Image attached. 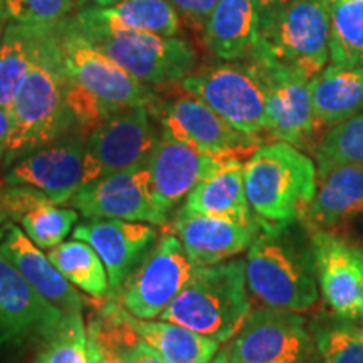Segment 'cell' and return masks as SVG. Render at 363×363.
I'll use <instances>...</instances> for the list:
<instances>
[{
	"label": "cell",
	"instance_id": "15",
	"mask_svg": "<svg viewBox=\"0 0 363 363\" xmlns=\"http://www.w3.org/2000/svg\"><path fill=\"white\" fill-rule=\"evenodd\" d=\"M311 262L330 310L340 320H363L362 247L330 230H311Z\"/></svg>",
	"mask_w": 363,
	"mask_h": 363
},
{
	"label": "cell",
	"instance_id": "30",
	"mask_svg": "<svg viewBox=\"0 0 363 363\" xmlns=\"http://www.w3.org/2000/svg\"><path fill=\"white\" fill-rule=\"evenodd\" d=\"M331 65L363 66V0H328Z\"/></svg>",
	"mask_w": 363,
	"mask_h": 363
},
{
	"label": "cell",
	"instance_id": "27",
	"mask_svg": "<svg viewBox=\"0 0 363 363\" xmlns=\"http://www.w3.org/2000/svg\"><path fill=\"white\" fill-rule=\"evenodd\" d=\"M131 328L152 345L167 363H211L220 343L172 321L142 320L125 310Z\"/></svg>",
	"mask_w": 363,
	"mask_h": 363
},
{
	"label": "cell",
	"instance_id": "17",
	"mask_svg": "<svg viewBox=\"0 0 363 363\" xmlns=\"http://www.w3.org/2000/svg\"><path fill=\"white\" fill-rule=\"evenodd\" d=\"M222 158L162 136L147 162L150 194L158 214L169 222L170 212Z\"/></svg>",
	"mask_w": 363,
	"mask_h": 363
},
{
	"label": "cell",
	"instance_id": "23",
	"mask_svg": "<svg viewBox=\"0 0 363 363\" xmlns=\"http://www.w3.org/2000/svg\"><path fill=\"white\" fill-rule=\"evenodd\" d=\"M71 19L162 35L180 33V16L169 0H79Z\"/></svg>",
	"mask_w": 363,
	"mask_h": 363
},
{
	"label": "cell",
	"instance_id": "20",
	"mask_svg": "<svg viewBox=\"0 0 363 363\" xmlns=\"http://www.w3.org/2000/svg\"><path fill=\"white\" fill-rule=\"evenodd\" d=\"M172 233L180 239L195 267L212 266L247 251L261 233V222L177 212Z\"/></svg>",
	"mask_w": 363,
	"mask_h": 363
},
{
	"label": "cell",
	"instance_id": "2",
	"mask_svg": "<svg viewBox=\"0 0 363 363\" xmlns=\"http://www.w3.org/2000/svg\"><path fill=\"white\" fill-rule=\"evenodd\" d=\"M11 133L4 167L34 148L79 130L67 103V74L54 27L45 29L29 74L11 110Z\"/></svg>",
	"mask_w": 363,
	"mask_h": 363
},
{
	"label": "cell",
	"instance_id": "41",
	"mask_svg": "<svg viewBox=\"0 0 363 363\" xmlns=\"http://www.w3.org/2000/svg\"><path fill=\"white\" fill-rule=\"evenodd\" d=\"M254 6H256V11L259 13V19L262 16H266V13H269L271 11H274V9H278L279 6H283V4L288 2V0H252Z\"/></svg>",
	"mask_w": 363,
	"mask_h": 363
},
{
	"label": "cell",
	"instance_id": "18",
	"mask_svg": "<svg viewBox=\"0 0 363 363\" xmlns=\"http://www.w3.org/2000/svg\"><path fill=\"white\" fill-rule=\"evenodd\" d=\"M157 235L153 224L121 219H89L72 230V238L88 242L101 257L110 279V298L147 256Z\"/></svg>",
	"mask_w": 363,
	"mask_h": 363
},
{
	"label": "cell",
	"instance_id": "13",
	"mask_svg": "<svg viewBox=\"0 0 363 363\" xmlns=\"http://www.w3.org/2000/svg\"><path fill=\"white\" fill-rule=\"evenodd\" d=\"M163 138L190 145L201 152L240 157L259 147L257 136L235 130L199 98L182 96L152 106Z\"/></svg>",
	"mask_w": 363,
	"mask_h": 363
},
{
	"label": "cell",
	"instance_id": "1",
	"mask_svg": "<svg viewBox=\"0 0 363 363\" xmlns=\"http://www.w3.org/2000/svg\"><path fill=\"white\" fill-rule=\"evenodd\" d=\"M54 30L67 74V103L86 136L118 111L133 106H155L157 96L150 86L136 81L94 48L67 19Z\"/></svg>",
	"mask_w": 363,
	"mask_h": 363
},
{
	"label": "cell",
	"instance_id": "31",
	"mask_svg": "<svg viewBox=\"0 0 363 363\" xmlns=\"http://www.w3.org/2000/svg\"><path fill=\"white\" fill-rule=\"evenodd\" d=\"M40 340L33 363H89L83 315L66 313L56 328Z\"/></svg>",
	"mask_w": 363,
	"mask_h": 363
},
{
	"label": "cell",
	"instance_id": "7",
	"mask_svg": "<svg viewBox=\"0 0 363 363\" xmlns=\"http://www.w3.org/2000/svg\"><path fill=\"white\" fill-rule=\"evenodd\" d=\"M67 22L94 48L150 88L182 81L197 65L194 45L180 35L81 24L71 17H67Z\"/></svg>",
	"mask_w": 363,
	"mask_h": 363
},
{
	"label": "cell",
	"instance_id": "10",
	"mask_svg": "<svg viewBox=\"0 0 363 363\" xmlns=\"http://www.w3.org/2000/svg\"><path fill=\"white\" fill-rule=\"evenodd\" d=\"M162 138L152 106L118 111L86 136L81 185L147 165Z\"/></svg>",
	"mask_w": 363,
	"mask_h": 363
},
{
	"label": "cell",
	"instance_id": "4",
	"mask_svg": "<svg viewBox=\"0 0 363 363\" xmlns=\"http://www.w3.org/2000/svg\"><path fill=\"white\" fill-rule=\"evenodd\" d=\"M246 259L194 267L184 289L160 315L219 343L234 338L251 313Z\"/></svg>",
	"mask_w": 363,
	"mask_h": 363
},
{
	"label": "cell",
	"instance_id": "32",
	"mask_svg": "<svg viewBox=\"0 0 363 363\" xmlns=\"http://www.w3.org/2000/svg\"><path fill=\"white\" fill-rule=\"evenodd\" d=\"M313 152L318 170L342 163L363 167V110L328 128Z\"/></svg>",
	"mask_w": 363,
	"mask_h": 363
},
{
	"label": "cell",
	"instance_id": "33",
	"mask_svg": "<svg viewBox=\"0 0 363 363\" xmlns=\"http://www.w3.org/2000/svg\"><path fill=\"white\" fill-rule=\"evenodd\" d=\"M78 219L79 214L76 208L57 207L54 202H45L26 214L21 224L27 238L35 246L43 251H51L52 247L65 242Z\"/></svg>",
	"mask_w": 363,
	"mask_h": 363
},
{
	"label": "cell",
	"instance_id": "16",
	"mask_svg": "<svg viewBox=\"0 0 363 363\" xmlns=\"http://www.w3.org/2000/svg\"><path fill=\"white\" fill-rule=\"evenodd\" d=\"M86 219H121L165 225L150 194L147 165L84 184L69 201Z\"/></svg>",
	"mask_w": 363,
	"mask_h": 363
},
{
	"label": "cell",
	"instance_id": "35",
	"mask_svg": "<svg viewBox=\"0 0 363 363\" xmlns=\"http://www.w3.org/2000/svg\"><path fill=\"white\" fill-rule=\"evenodd\" d=\"M76 7L78 0H6L9 21L35 27H56Z\"/></svg>",
	"mask_w": 363,
	"mask_h": 363
},
{
	"label": "cell",
	"instance_id": "14",
	"mask_svg": "<svg viewBox=\"0 0 363 363\" xmlns=\"http://www.w3.org/2000/svg\"><path fill=\"white\" fill-rule=\"evenodd\" d=\"M86 135L72 130L17 158L4 174L12 185H33L54 203H67L81 187Z\"/></svg>",
	"mask_w": 363,
	"mask_h": 363
},
{
	"label": "cell",
	"instance_id": "44",
	"mask_svg": "<svg viewBox=\"0 0 363 363\" xmlns=\"http://www.w3.org/2000/svg\"><path fill=\"white\" fill-rule=\"evenodd\" d=\"M362 266H363V247H362ZM362 299H363V274H362Z\"/></svg>",
	"mask_w": 363,
	"mask_h": 363
},
{
	"label": "cell",
	"instance_id": "37",
	"mask_svg": "<svg viewBox=\"0 0 363 363\" xmlns=\"http://www.w3.org/2000/svg\"><path fill=\"white\" fill-rule=\"evenodd\" d=\"M169 2L180 17H184L190 24L203 27L217 0H169Z\"/></svg>",
	"mask_w": 363,
	"mask_h": 363
},
{
	"label": "cell",
	"instance_id": "38",
	"mask_svg": "<svg viewBox=\"0 0 363 363\" xmlns=\"http://www.w3.org/2000/svg\"><path fill=\"white\" fill-rule=\"evenodd\" d=\"M120 363H167L152 345H148L142 337L130 343L123 352L118 355Z\"/></svg>",
	"mask_w": 363,
	"mask_h": 363
},
{
	"label": "cell",
	"instance_id": "11",
	"mask_svg": "<svg viewBox=\"0 0 363 363\" xmlns=\"http://www.w3.org/2000/svg\"><path fill=\"white\" fill-rule=\"evenodd\" d=\"M187 252L174 233L163 234L113 294L126 311L142 320L160 318L194 272Z\"/></svg>",
	"mask_w": 363,
	"mask_h": 363
},
{
	"label": "cell",
	"instance_id": "6",
	"mask_svg": "<svg viewBox=\"0 0 363 363\" xmlns=\"http://www.w3.org/2000/svg\"><path fill=\"white\" fill-rule=\"evenodd\" d=\"M286 227L261 225L247 249V289L261 305L305 313L318 303L315 269L284 238Z\"/></svg>",
	"mask_w": 363,
	"mask_h": 363
},
{
	"label": "cell",
	"instance_id": "47",
	"mask_svg": "<svg viewBox=\"0 0 363 363\" xmlns=\"http://www.w3.org/2000/svg\"><path fill=\"white\" fill-rule=\"evenodd\" d=\"M320 363H321V362H320Z\"/></svg>",
	"mask_w": 363,
	"mask_h": 363
},
{
	"label": "cell",
	"instance_id": "21",
	"mask_svg": "<svg viewBox=\"0 0 363 363\" xmlns=\"http://www.w3.org/2000/svg\"><path fill=\"white\" fill-rule=\"evenodd\" d=\"M0 251L40 296L57 306L62 313L83 315V296L54 267L43 249L35 246L26 233H22L16 222H9L0 227Z\"/></svg>",
	"mask_w": 363,
	"mask_h": 363
},
{
	"label": "cell",
	"instance_id": "12",
	"mask_svg": "<svg viewBox=\"0 0 363 363\" xmlns=\"http://www.w3.org/2000/svg\"><path fill=\"white\" fill-rule=\"evenodd\" d=\"M256 67L266 94L267 131L298 148L311 147L318 130L313 110L311 81L269 57H246Z\"/></svg>",
	"mask_w": 363,
	"mask_h": 363
},
{
	"label": "cell",
	"instance_id": "9",
	"mask_svg": "<svg viewBox=\"0 0 363 363\" xmlns=\"http://www.w3.org/2000/svg\"><path fill=\"white\" fill-rule=\"evenodd\" d=\"M229 363H320L313 328L298 311L251 310L227 347Z\"/></svg>",
	"mask_w": 363,
	"mask_h": 363
},
{
	"label": "cell",
	"instance_id": "28",
	"mask_svg": "<svg viewBox=\"0 0 363 363\" xmlns=\"http://www.w3.org/2000/svg\"><path fill=\"white\" fill-rule=\"evenodd\" d=\"M49 27L9 22L0 38V110H11Z\"/></svg>",
	"mask_w": 363,
	"mask_h": 363
},
{
	"label": "cell",
	"instance_id": "22",
	"mask_svg": "<svg viewBox=\"0 0 363 363\" xmlns=\"http://www.w3.org/2000/svg\"><path fill=\"white\" fill-rule=\"evenodd\" d=\"M363 217V167L342 163L318 170V187L303 222L310 230H333Z\"/></svg>",
	"mask_w": 363,
	"mask_h": 363
},
{
	"label": "cell",
	"instance_id": "40",
	"mask_svg": "<svg viewBox=\"0 0 363 363\" xmlns=\"http://www.w3.org/2000/svg\"><path fill=\"white\" fill-rule=\"evenodd\" d=\"M88 353H89V363H120L115 357L106 353L98 347L96 343L88 340Z\"/></svg>",
	"mask_w": 363,
	"mask_h": 363
},
{
	"label": "cell",
	"instance_id": "5",
	"mask_svg": "<svg viewBox=\"0 0 363 363\" xmlns=\"http://www.w3.org/2000/svg\"><path fill=\"white\" fill-rule=\"evenodd\" d=\"M251 54L316 78L330 61L328 0H288L262 16Z\"/></svg>",
	"mask_w": 363,
	"mask_h": 363
},
{
	"label": "cell",
	"instance_id": "24",
	"mask_svg": "<svg viewBox=\"0 0 363 363\" xmlns=\"http://www.w3.org/2000/svg\"><path fill=\"white\" fill-rule=\"evenodd\" d=\"M180 212L225 217L252 222L254 216L244 189V162L240 157H224L187 195Z\"/></svg>",
	"mask_w": 363,
	"mask_h": 363
},
{
	"label": "cell",
	"instance_id": "43",
	"mask_svg": "<svg viewBox=\"0 0 363 363\" xmlns=\"http://www.w3.org/2000/svg\"><path fill=\"white\" fill-rule=\"evenodd\" d=\"M211 363H229V357H227V348H225V350L217 352V355L212 358Z\"/></svg>",
	"mask_w": 363,
	"mask_h": 363
},
{
	"label": "cell",
	"instance_id": "45",
	"mask_svg": "<svg viewBox=\"0 0 363 363\" xmlns=\"http://www.w3.org/2000/svg\"><path fill=\"white\" fill-rule=\"evenodd\" d=\"M362 337H363V330H362Z\"/></svg>",
	"mask_w": 363,
	"mask_h": 363
},
{
	"label": "cell",
	"instance_id": "3",
	"mask_svg": "<svg viewBox=\"0 0 363 363\" xmlns=\"http://www.w3.org/2000/svg\"><path fill=\"white\" fill-rule=\"evenodd\" d=\"M318 169L301 148L278 140L259 145L244 162V189L261 225L303 220L315 199Z\"/></svg>",
	"mask_w": 363,
	"mask_h": 363
},
{
	"label": "cell",
	"instance_id": "8",
	"mask_svg": "<svg viewBox=\"0 0 363 363\" xmlns=\"http://www.w3.org/2000/svg\"><path fill=\"white\" fill-rule=\"evenodd\" d=\"M180 83L233 128L251 136L267 131L264 88L249 59L203 66Z\"/></svg>",
	"mask_w": 363,
	"mask_h": 363
},
{
	"label": "cell",
	"instance_id": "36",
	"mask_svg": "<svg viewBox=\"0 0 363 363\" xmlns=\"http://www.w3.org/2000/svg\"><path fill=\"white\" fill-rule=\"evenodd\" d=\"M45 202H52L48 195L33 185H0V227L9 222H21L26 214Z\"/></svg>",
	"mask_w": 363,
	"mask_h": 363
},
{
	"label": "cell",
	"instance_id": "26",
	"mask_svg": "<svg viewBox=\"0 0 363 363\" xmlns=\"http://www.w3.org/2000/svg\"><path fill=\"white\" fill-rule=\"evenodd\" d=\"M310 84L318 128H331L363 110V66L330 65Z\"/></svg>",
	"mask_w": 363,
	"mask_h": 363
},
{
	"label": "cell",
	"instance_id": "34",
	"mask_svg": "<svg viewBox=\"0 0 363 363\" xmlns=\"http://www.w3.org/2000/svg\"><path fill=\"white\" fill-rule=\"evenodd\" d=\"M313 333L321 363H363L362 330L350 325V321L340 320L335 325H315Z\"/></svg>",
	"mask_w": 363,
	"mask_h": 363
},
{
	"label": "cell",
	"instance_id": "25",
	"mask_svg": "<svg viewBox=\"0 0 363 363\" xmlns=\"http://www.w3.org/2000/svg\"><path fill=\"white\" fill-rule=\"evenodd\" d=\"M259 34V13L252 0H217L203 24V39L219 61L249 57Z\"/></svg>",
	"mask_w": 363,
	"mask_h": 363
},
{
	"label": "cell",
	"instance_id": "19",
	"mask_svg": "<svg viewBox=\"0 0 363 363\" xmlns=\"http://www.w3.org/2000/svg\"><path fill=\"white\" fill-rule=\"evenodd\" d=\"M66 313L35 291L0 251V347L44 338Z\"/></svg>",
	"mask_w": 363,
	"mask_h": 363
},
{
	"label": "cell",
	"instance_id": "29",
	"mask_svg": "<svg viewBox=\"0 0 363 363\" xmlns=\"http://www.w3.org/2000/svg\"><path fill=\"white\" fill-rule=\"evenodd\" d=\"M49 261L72 286L94 298L110 293V279L99 254L79 239L65 240L48 254Z\"/></svg>",
	"mask_w": 363,
	"mask_h": 363
},
{
	"label": "cell",
	"instance_id": "39",
	"mask_svg": "<svg viewBox=\"0 0 363 363\" xmlns=\"http://www.w3.org/2000/svg\"><path fill=\"white\" fill-rule=\"evenodd\" d=\"M9 133H11V113L9 110H0V165H4L6 160Z\"/></svg>",
	"mask_w": 363,
	"mask_h": 363
},
{
	"label": "cell",
	"instance_id": "42",
	"mask_svg": "<svg viewBox=\"0 0 363 363\" xmlns=\"http://www.w3.org/2000/svg\"><path fill=\"white\" fill-rule=\"evenodd\" d=\"M7 21H9V16L6 9V0H0V38H2L4 30H6Z\"/></svg>",
	"mask_w": 363,
	"mask_h": 363
},
{
	"label": "cell",
	"instance_id": "46",
	"mask_svg": "<svg viewBox=\"0 0 363 363\" xmlns=\"http://www.w3.org/2000/svg\"><path fill=\"white\" fill-rule=\"evenodd\" d=\"M78 2H79V0H78Z\"/></svg>",
	"mask_w": 363,
	"mask_h": 363
}]
</instances>
